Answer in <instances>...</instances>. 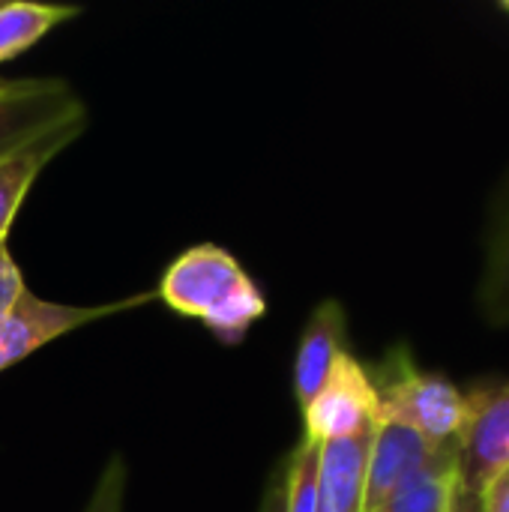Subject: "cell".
Wrapping results in <instances>:
<instances>
[{"label":"cell","mask_w":509,"mask_h":512,"mask_svg":"<svg viewBox=\"0 0 509 512\" xmlns=\"http://www.w3.org/2000/svg\"><path fill=\"white\" fill-rule=\"evenodd\" d=\"M258 512H285V468H276Z\"/></svg>","instance_id":"ac0fdd59"},{"label":"cell","mask_w":509,"mask_h":512,"mask_svg":"<svg viewBox=\"0 0 509 512\" xmlns=\"http://www.w3.org/2000/svg\"><path fill=\"white\" fill-rule=\"evenodd\" d=\"M492 234H509V174L492 204Z\"/></svg>","instance_id":"d6986e66"},{"label":"cell","mask_w":509,"mask_h":512,"mask_svg":"<svg viewBox=\"0 0 509 512\" xmlns=\"http://www.w3.org/2000/svg\"><path fill=\"white\" fill-rule=\"evenodd\" d=\"M441 447H432L423 435L402 423H375L369 465H366V501L363 512H378L384 501L420 468L432 462Z\"/></svg>","instance_id":"ba28073f"},{"label":"cell","mask_w":509,"mask_h":512,"mask_svg":"<svg viewBox=\"0 0 509 512\" xmlns=\"http://www.w3.org/2000/svg\"><path fill=\"white\" fill-rule=\"evenodd\" d=\"M75 123H87V105L63 78H12L0 87V159Z\"/></svg>","instance_id":"3957f363"},{"label":"cell","mask_w":509,"mask_h":512,"mask_svg":"<svg viewBox=\"0 0 509 512\" xmlns=\"http://www.w3.org/2000/svg\"><path fill=\"white\" fill-rule=\"evenodd\" d=\"M156 297L180 318L201 321L219 342L237 345L267 315V297L243 264L216 243H198L180 252Z\"/></svg>","instance_id":"6da1fadb"},{"label":"cell","mask_w":509,"mask_h":512,"mask_svg":"<svg viewBox=\"0 0 509 512\" xmlns=\"http://www.w3.org/2000/svg\"><path fill=\"white\" fill-rule=\"evenodd\" d=\"M483 512H509V471L492 480L480 495Z\"/></svg>","instance_id":"e0dca14e"},{"label":"cell","mask_w":509,"mask_h":512,"mask_svg":"<svg viewBox=\"0 0 509 512\" xmlns=\"http://www.w3.org/2000/svg\"><path fill=\"white\" fill-rule=\"evenodd\" d=\"M450 512H483L480 495H474V492H468L462 483H456L453 501H450Z\"/></svg>","instance_id":"ffe728a7"},{"label":"cell","mask_w":509,"mask_h":512,"mask_svg":"<svg viewBox=\"0 0 509 512\" xmlns=\"http://www.w3.org/2000/svg\"><path fill=\"white\" fill-rule=\"evenodd\" d=\"M126 459L123 456H111L87 498L84 512H123V501H126Z\"/></svg>","instance_id":"9a60e30c"},{"label":"cell","mask_w":509,"mask_h":512,"mask_svg":"<svg viewBox=\"0 0 509 512\" xmlns=\"http://www.w3.org/2000/svg\"><path fill=\"white\" fill-rule=\"evenodd\" d=\"M342 354H348V315L345 306L330 297L312 309L300 333L294 357V399L300 411H306L309 402L321 393Z\"/></svg>","instance_id":"52a82bcc"},{"label":"cell","mask_w":509,"mask_h":512,"mask_svg":"<svg viewBox=\"0 0 509 512\" xmlns=\"http://www.w3.org/2000/svg\"><path fill=\"white\" fill-rule=\"evenodd\" d=\"M78 15H81L78 6H63V3H27V0L0 3V63L21 57L36 42H42L54 27Z\"/></svg>","instance_id":"8fae6325"},{"label":"cell","mask_w":509,"mask_h":512,"mask_svg":"<svg viewBox=\"0 0 509 512\" xmlns=\"http://www.w3.org/2000/svg\"><path fill=\"white\" fill-rule=\"evenodd\" d=\"M318 462L321 444L300 438L282 462L285 468V512H318Z\"/></svg>","instance_id":"4fadbf2b"},{"label":"cell","mask_w":509,"mask_h":512,"mask_svg":"<svg viewBox=\"0 0 509 512\" xmlns=\"http://www.w3.org/2000/svg\"><path fill=\"white\" fill-rule=\"evenodd\" d=\"M480 300L489 321L509 324V234H492V252H489Z\"/></svg>","instance_id":"5bb4252c"},{"label":"cell","mask_w":509,"mask_h":512,"mask_svg":"<svg viewBox=\"0 0 509 512\" xmlns=\"http://www.w3.org/2000/svg\"><path fill=\"white\" fill-rule=\"evenodd\" d=\"M372 435H375V426L354 438L321 444L318 512H363Z\"/></svg>","instance_id":"9c48e42d"},{"label":"cell","mask_w":509,"mask_h":512,"mask_svg":"<svg viewBox=\"0 0 509 512\" xmlns=\"http://www.w3.org/2000/svg\"><path fill=\"white\" fill-rule=\"evenodd\" d=\"M87 129V123H75V126H66L36 144H27L21 147L18 153L0 159V243H6V234L30 192V186L36 183L39 171L63 150L69 147L81 132Z\"/></svg>","instance_id":"30bf717a"},{"label":"cell","mask_w":509,"mask_h":512,"mask_svg":"<svg viewBox=\"0 0 509 512\" xmlns=\"http://www.w3.org/2000/svg\"><path fill=\"white\" fill-rule=\"evenodd\" d=\"M9 81H12V78H3V75H0V87H6Z\"/></svg>","instance_id":"44dd1931"},{"label":"cell","mask_w":509,"mask_h":512,"mask_svg":"<svg viewBox=\"0 0 509 512\" xmlns=\"http://www.w3.org/2000/svg\"><path fill=\"white\" fill-rule=\"evenodd\" d=\"M366 369L378 393V423H402L432 447H456L471 414V396L453 378L420 369L405 345Z\"/></svg>","instance_id":"7a4b0ae2"},{"label":"cell","mask_w":509,"mask_h":512,"mask_svg":"<svg viewBox=\"0 0 509 512\" xmlns=\"http://www.w3.org/2000/svg\"><path fill=\"white\" fill-rule=\"evenodd\" d=\"M471 414L456 441L459 483L483 495V489L509 471V381L471 387Z\"/></svg>","instance_id":"5b68a950"},{"label":"cell","mask_w":509,"mask_h":512,"mask_svg":"<svg viewBox=\"0 0 509 512\" xmlns=\"http://www.w3.org/2000/svg\"><path fill=\"white\" fill-rule=\"evenodd\" d=\"M456 483V447H441L432 462L408 477L378 512H450Z\"/></svg>","instance_id":"7c38bea8"},{"label":"cell","mask_w":509,"mask_h":512,"mask_svg":"<svg viewBox=\"0 0 509 512\" xmlns=\"http://www.w3.org/2000/svg\"><path fill=\"white\" fill-rule=\"evenodd\" d=\"M27 291L24 279H21V270L9 252L6 243H0V318L15 306V300Z\"/></svg>","instance_id":"2e32d148"},{"label":"cell","mask_w":509,"mask_h":512,"mask_svg":"<svg viewBox=\"0 0 509 512\" xmlns=\"http://www.w3.org/2000/svg\"><path fill=\"white\" fill-rule=\"evenodd\" d=\"M504 9H507V12H509V0H504Z\"/></svg>","instance_id":"7402d4cb"},{"label":"cell","mask_w":509,"mask_h":512,"mask_svg":"<svg viewBox=\"0 0 509 512\" xmlns=\"http://www.w3.org/2000/svg\"><path fill=\"white\" fill-rule=\"evenodd\" d=\"M306 435L315 444L354 438L378 423V393L369 369L348 351L336 360L321 393L303 411Z\"/></svg>","instance_id":"8992f818"},{"label":"cell","mask_w":509,"mask_h":512,"mask_svg":"<svg viewBox=\"0 0 509 512\" xmlns=\"http://www.w3.org/2000/svg\"><path fill=\"white\" fill-rule=\"evenodd\" d=\"M150 300H156V294H135V297L102 303V306H69V303H51V300L36 297L33 291H24L15 300V306L0 318V372L18 366L39 348L51 345L54 339L78 327H87L117 312L138 309Z\"/></svg>","instance_id":"277c9868"}]
</instances>
